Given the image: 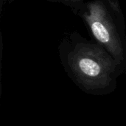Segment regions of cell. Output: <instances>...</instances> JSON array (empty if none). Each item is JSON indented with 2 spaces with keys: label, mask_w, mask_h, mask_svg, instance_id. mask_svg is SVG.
<instances>
[{
  "label": "cell",
  "mask_w": 126,
  "mask_h": 126,
  "mask_svg": "<svg viewBox=\"0 0 126 126\" xmlns=\"http://www.w3.org/2000/svg\"><path fill=\"white\" fill-rule=\"evenodd\" d=\"M58 51L66 70L87 91L109 87L121 67L102 46L77 32L63 37Z\"/></svg>",
  "instance_id": "cell-1"
},
{
  "label": "cell",
  "mask_w": 126,
  "mask_h": 126,
  "mask_svg": "<svg viewBox=\"0 0 126 126\" xmlns=\"http://www.w3.org/2000/svg\"><path fill=\"white\" fill-rule=\"evenodd\" d=\"M83 21L95 41L120 65L126 63V32L109 10L97 0L85 1L75 11Z\"/></svg>",
  "instance_id": "cell-2"
},
{
  "label": "cell",
  "mask_w": 126,
  "mask_h": 126,
  "mask_svg": "<svg viewBox=\"0 0 126 126\" xmlns=\"http://www.w3.org/2000/svg\"><path fill=\"white\" fill-rule=\"evenodd\" d=\"M101 1L113 14V16L117 19L120 28L126 32V22L120 3V0H97Z\"/></svg>",
  "instance_id": "cell-3"
},
{
  "label": "cell",
  "mask_w": 126,
  "mask_h": 126,
  "mask_svg": "<svg viewBox=\"0 0 126 126\" xmlns=\"http://www.w3.org/2000/svg\"><path fill=\"white\" fill-rule=\"evenodd\" d=\"M51 2H56V3H60L63 4L65 6L69 7L71 10L75 13V11L86 1V0H45Z\"/></svg>",
  "instance_id": "cell-4"
},
{
  "label": "cell",
  "mask_w": 126,
  "mask_h": 126,
  "mask_svg": "<svg viewBox=\"0 0 126 126\" xmlns=\"http://www.w3.org/2000/svg\"><path fill=\"white\" fill-rule=\"evenodd\" d=\"M3 51H4V40L2 32L0 31V91H1V77L2 69V59H3Z\"/></svg>",
  "instance_id": "cell-5"
},
{
  "label": "cell",
  "mask_w": 126,
  "mask_h": 126,
  "mask_svg": "<svg viewBox=\"0 0 126 126\" xmlns=\"http://www.w3.org/2000/svg\"><path fill=\"white\" fill-rule=\"evenodd\" d=\"M6 3H7V0H0V17H1V15L2 14V12L4 10Z\"/></svg>",
  "instance_id": "cell-6"
},
{
  "label": "cell",
  "mask_w": 126,
  "mask_h": 126,
  "mask_svg": "<svg viewBox=\"0 0 126 126\" xmlns=\"http://www.w3.org/2000/svg\"><path fill=\"white\" fill-rule=\"evenodd\" d=\"M16 0H7V2L8 3V4H12L13 2H14Z\"/></svg>",
  "instance_id": "cell-7"
}]
</instances>
